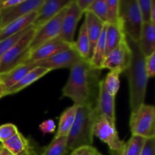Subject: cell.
I'll list each match as a JSON object with an SVG mask.
<instances>
[{"mask_svg": "<svg viewBox=\"0 0 155 155\" xmlns=\"http://www.w3.org/2000/svg\"><path fill=\"white\" fill-rule=\"evenodd\" d=\"M101 70L95 68L89 59H81L71 68L62 89V95L71 98L77 107H95L99 93Z\"/></svg>", "mask_w": 155, "mask_h": 155, "instance_id": "6da1fadb", "label": "cell"}, {"mask_svg": "<svg viewBox=\"0 0 155 155\" xmlns=\"http://www.w3.org/2000/svg\"><path fill=\"white\" fill-rule=\"evenodd\" d=\"M131 50V61L125 74L128 78L130 88V104L131 113L136 111L145 104L148 77L145 66V56L139 48V43L126 36Z\"/></svg>", "mask_w": 155, "mask_h": 155, "instance_id": "7a4b0ae2", "label": "cell"}, {"mask_svg": "<svg viewBox=\"0 0 155 155\" xmlns=\"http://www.w3.org/2000/svg\"><path fill=\"white\" fill-rule=\"evenodd\" d=\"M95 107H77L76 119L68 136V151L93 143V125L96 118Z\"/></svg>", "mask_w": 155, "mask_h": 155, "instance_id": "3957f363", "label": "cell"}, {"mask_svg": "<svg viewBox=\"0 0 155 155\" xmlns=\"http://www.w3.org/2000/svg\"><path fill=\"white\" fill-rule=\"evenodd\" d=\"M119 24L127 37L139 42L143 22L137 0H120Z\"/></svg>", "mask_w": 155, "mask_h": 155, "instance_id": "277c9868", "label": "cell"}, {"mask_svg": "<svg viewBox=\"0 0 155 155\" xmlns=\"http://www.w3.org/2000/svg\"><path fill=\"white\" fill-rule=\"evenodd\" d=\"M130 127L132 136L145 139L155 138V108L151 104H142L131 113Z\"/></svg>", "mask_w": 155, "mask_h": 155, "instance_id": "5b68a950", "label": "cell"}, {"mask_svg": "<svg viewBox=\"0 0 155 155\" xmlns=\"http://www.w3.org/2000/svg\"><path fill=\"white\" fill-rule=\"evenodd\" d=\"M93 136L107 144L110 155L119 154L124 149L126 143L120 139L114 123L104 116L96 114L93 125Z\"/></svg>", "mask_w": 155, "mask_h": 155, "instance_id": "8992f818", "label": "cell"}, {"mask_svg": "<svg viewBox=\"0 0 155 155\" xmlns=\"http://www.w3.org/2000/svg\"><path fill=\"white\" fill-rule=\"evenodd\" d=\"M36 32V30L31 25L30 30L0 58V75L22 64L27 57V49Z\"/></svg>", "mask_w": 155, "mask_h": 155, "instance_id": "52a82bcc", "label": "cell"}, {"mask_svg": "<svg viewBox=\"0 0 155 155\" xmlns=\"http://www.w3.org/2000/svg\"><path fill=\"white\" fill-rule=\"evenodd\" d=\"M67 8L68 7L64 8L54 18L36 30L28 47L27 54L42 45V44L58 37L61 28L62 21L66 13Z\"/></svg>", "mask_w": 155, "mask_h": 155, "instance_id": "ba28073f", "label": "cell"}, {"mask_svg": "<svg viewBox=\"0 0 155 155\" xmlns=\"http://www.w3.org/2000/svg\"><path fill=\"white\" fill-rule=\"evenodd\" d=\"M131 61V50L128 45L126 36L120 43L110 51L104 58L102 69H109L119 74L125 72Z\"/></svg>", "mask_w": 155, "mask_h": 155, "instance_id": "9c48e42d", "label": "cell"}, {"mask_svg": "<svg viewBox=\"0 0 155 155\" xmlns=\"http://www.w3.org/2000/svg\"><path fill=\"white\" fill-rule=\"evenodd\" d=\"M74 45L67 43L61 40L59 37H57L49 42L42 44V45L36 48L31 52L28 53L22 64L34 63L39 61L48 58L58 53L73 48Z\"/></svg>", "mask_w": 155, "mask_h": 155, "instance_id": "30bf717a", "label": "cell"}, {"mask_svg": "<svg viewBox=\"0 0 155 155\" xmlns=\"http://www.w3.org/2000/svg\"><path fill=\"white\" fill-rule=\"evenodd\" d=\"M83 13L77 6L75 0H72L67 8L66 13L63 18L58 37L64 42L71 45L74 44V34L77 24L81 18Z\"/></svg>", "mask_w": 155, "mask_h": 155, "instance_id": "8fae6325", "label": "cell"}, {"mask_svg": "<svg viewBox=\"0 0 155 155\" xmlns=\"http://www.w3.org/2000/svg\"><path fill=\"white\" fill-rule=\"evenodd\" d=\"M81 59L83 58L77 53L74 47H73L66 51L58 53L48 58L39 61L33 64L36 68L40 67V68L49 69L50 71H53L61 68H71L73 65L75 64Z\"/></svg>", "mask_w": 155, "mask_h": 155, "instance_id": "7c38bea8", "label": "cell"}, {"mask_svg": "<svg viewBox=\"0 0 155 155\" xmlns=\"http://www.w3.org/2000/svg\"><path fill=\"white\" fill-rule=\"evenodd\" d=\"M71 1L72 0H45L37 10V16L32 24V27L37 30L68 7Z\"/></svg>", "mask_w": 155, "mask_h": 155, "instance_id": "4fadbf2b", "label": "cell"}, {"mask_svg": "<svg viewBox=\"0 0 155 155\" xmlns=\"http://www.w3.org/2000/svg\"><path fill=\"white\" fill-rule=\"evenodd\" d=\"M44 1L45 0H23L18 5L1 10L2 27L18 18L28 15L30 12L37 11L43 4Z\"/></svg>", "mask_w": 155, "mask_h": 155, "instance_id": "5bb4252c", "label": "cell"}, {"mask_svg": "<svg viewBox=\"0 0 155 155\" xmlns=\"http://www.w3.org/2000/svg\"><path fill=\"white\" fill-rule=\"evenodd\" d=\"M95 111L97 115L104 116L111 122L116 123L115 114V97L112 96L106 92L102 80L100 82L99 93L95 107Z\"/></svg>", "mask_w": 155, "mask_h": 155, "instance_id": "9a60e30c", "label": "cell"}, {"mask_svg": "<svg viewBox=\"0 0 155 155\" xmlns=\"http://www.w3.org/2000/svg\"><path fill=\"white\" fill-rule=\"evenodd\" d=\"M36 16H37V11L32 12L28 15L18 18L5 27H2L0 29V41L14 36L22 30L28 28L30 26L32 25Z\"/></svg>", "mask_w": 155, "mask_h": 155, "instance_id": "2e32d148", "label": "cell"}, {"mask_svg": "<svg viewBox=\"0 0 155 155\" xmlns=\"http://www.w3.org/2000/svg\"><path fill=\"white\" fill-rule=\"evenodd\" d=\"M84 21L86 22V30L90 43V53H89V59H90L94 48L100 38L105 24H104L102 21H100L97 17L89 12H85Z\"/></svg>", "mask_w": 155, "mask_h": 155, "instance_id": "e0dca14e", "label": "cell"}, {"mask_svg": "<svg viewBox=\"0 0 155 155\" xmlns=\"http://www.w3.org/2000/svg\"><path fill=\"white\" fill-rule=\"evenodd\" d=\"M139 45L141 51L145 57L155 52V27L154 24L144 23L142 24Z\"/></svg>", "mask_w": 155, "mask_h": 155, "instance_id": "ac0fdd59", "label": "cell"}, {"mask_svg": "<svg viewBox=\"0 0 155 155\" xmlns=\"http://www.w3.org/2000/svg\"><path fill=\"white\" fill-rule=\"evenodd\" d=\"M49 69H47L45 68H40V67H36L34 69L31 70L29 73H27L24 77H23L19 81L15 83L14 86L10 87L6 90V95H13V94L18 93L20 91L23 90L27 86H30L32 83L37 81L41 77H44L45 74L49 73Z\"/></svg>", "mask_w": 155, "mask_h": 155, "instance_id": "d6986e66", "label": "cell"}, {"mask_svg": "<svg viewBox=\"0 0 155 155\" xmlns=\"http://www.w3.org/2000/svg\"><path fill=\"white\" fill-rule=\"evenodd\" d=\"M35 68L36 67L33 65V63L21 64L9 71L8 72L0 75V82L4 85L7 90Z\"/></svg>", "mask_w": 155, "mask_h": 155, "instance_id": "ffe728a7", "label": "cell"}, {"mask_svg": "<svg viewBox=\"0 0 155 155\" xmlns=\"http://www.w3.org/2000/svg\"><path fill=\"white\" fill-rule=\"evenodd\" d=\"M77 112V106L75 104L67 108L61 114L59 119L58 128L57 133L54 137H60V136H67L68 137L71 128L74 124L76 119V115Z\"/></svg>", "mask_w": 155, "mask_h": 155, "instance_id": "44dd1931", "label": "cell"}, {"mask_svg": "<svg viewBox=\"0 0 155 155\" xmlns=\"http://www.w3.org/2000/svg\"><path fill=\"white\" fill-rule=\"evenodd\" d=\"M125 36L120 24H107L105 36V56L113 51Z\"/></svg>", "mask_w": 155, "mask_h": 155, "instance_id": "7402d4cb", "label": "cell"}, {"mask_svg": "<svg viewBox=\"0 0 155 155\" xmlns=\"http://www.w3.org/2000/svg\"><path fill=\"white\" fill-rule=\"evenodd\" d=\"M2 145L12 155H19L31 147L28 139L19 132L5 142H2Z\"/></svg>", "mask_w": 155, "mask_h": 155, "instance_id": "603a6c76", "label": "cell"}, {"mask_svg": "<svg viewBox=\"0 0 155 155\" xmlns=\"http://www.w3.org/2000/svg\"><path fill=\"white\" fill-rule=\"evenodd\" d=\"M107 24H105L103 28L102 33H101L100 38L98 39L96 45L93 49L92 56H91L89 61L91 64L97 69L101 70L103 62L105 58V36L106 32H107Z\"/></svg>", "mask_w": 155, "mask_h": 155, "instance_id": "cb8c5ba5", "label": "cell"}, {"mask_svg": "<svg viewBox=\"0 0 155 155\" xmlns=\"http://www.w3.org/2000/svg\"><path fill=\"white\" fill-rule=\"evenodd\" d=\"M74 47L82 58L89 59V60L90 43H89V36L87 34L85 21H83V24L80 27L78 39L76 42H74Z\"/></svg>", "mask_w": 155, "mask_h": 155, "instance_id": "d4e9b609", "label": "cell"}, {"mask_svg": "<svg viewBox=\"0 0 155 155\" xmlns=\"http://www.w3.org/2000/svg\"><path fill=\"white\" fill-rule=\"evenodd\" d=\"M68 137H54L41 155H68Z\"/></svg>", "mask_w": 155, "mask_h": 155, "instance_id": "484cf974", "label": "cell"}, {"mask_svg": "<svg viewBox=\"0 0 155 155\" xmlns=\"http://www.w3.org/2000/svg\"><path fill=\"white\" fill-rule=\"evenodd\" d=\"M145 139L141 136H132L125 143L122 151L117 155H141Z\"/></svg>", "mask_w": 155, "mask_h": 155, "instance_id": "4316f807", "label": "cell"}, {"mask_svg": "<svg viewBox=\"0 0 155 155\" xmlns=\"http://www.w3.org/2000/svg\"><path fill=\"white\" fill-rule=\"evenodd\" d=\"M102 81L106 92L112 96L116 97L120 85V74L115 71H110Z\"/></svg>", "mask_w": 155, "mask_h": 155, "instance_id": "83f0119b", "label": "cell"}, {"mask_svg": "<svg viewBox=\"0 0 155 155\" xmlns=\"http://www.w3.org/2000/svg\"><path fill=\"white\" fill-rule=\"evenodd\" d=\"M86 12L93 14L95 17L107 24V4L106 0H93L92 3Z\"/></svg>", "mask_w": 155, "mask_h": 155, "instance_id": "f1b7e54d", "label": "cell"}, {"mask_svg": "<svg viewBox=\"0 0 155 155\" xmlns=\"http://www.w3.org/2000/svg\"><path fill=\"white\" fill-rule=\"evenodd\" d=\"M107 4V24H119L120 0H106Z\"/></svg>", "mask_w": 155, "mask_h": 155, "instance_id": "f546056e", "label": "cell"}, {"mask_svg": "<svg viewBox=\"0 0 155 155\" xmlns=\"http://www.w3.org/2000/svg\"><path fill=\"white\" fill-rule=\"evenodd\" d=\"M31 28V26L28 27V28L25 29V30H22L20 33H17V34L14 35V36H10V37H8L6 39H3V40L0 41V58L21 39V37L24 36L27 32L30 30V29Z\"/></svg>", "mask_w": 155, "mask_h": 155, "instance_id": "4dcf8cb0", "label": "cell"}, {"mask_svg": "<svg viewBox=\"0 0 155 155\" xmlns=\"http://www.w3.org/2000/svg\"><path fill=\"white\" fill-rule=\"evenodd\" d=\"M18 133V127L13 124H5L0 126V142H5Z\"/></svg>", "mask_w": 155, "mask_h": 155, "instance_id": "1f68e13d", "label": "cell"}, {"mask_svg": "<svg viewBox=\"0 0 155 155\" xmlns=\"http://www.w3.org/2000/svg\"><path fill=\"white\" fill-rule=\"evenodd\" d=\"M137 3L143 24L151 22V0H137Z\"/></svg>", "mask_w": 155, "mask_h": 155, "instance_id": "d6a6232c", "label": "cell"}, {"mask_svg": "<svg viewBox=\"0 0 155 155\" xmlns=\"http://www.w3.org/2000/svg\"><path fill=\"white\" fill-rule=\"evenodd\" d=\"M69 155H102V154L92 145H85L76 148Z\"/></svg>", "mask_w": 155, "mask_h": 155, "instance_id": "836d02e7", "label": "cell"}, {"mask_svg": "<svg viewBox=\"0 0 155 155\" xmlns=\"http://www.w3.org/2000/svg\"><path fill=\"white\" fill-rule=\"evenodd\" d=\"M145 66L148 78H153L155 75V52L145 57Z\"/></svg>", "mask_w": 155, "mask_h": 155, "instance_id": "e575fe53", "label": "cell"}, {"mask_svg": "<svg viewBox=\"0 0 155 155\" xmlns=\"http://www.w3.org/2000/svg\"><path fill=\"white\" fill-rule=\"evenodd\" d=\"M39 129L43 135L53 133L55 131L56 129L55 123H54V121L51 119L46 120L43 121V122L39 125Z\"/></svg>", "mask_w": 155, "mask_h": 155, "instance_id": "d590c367", "label": "cell"}, {"mask_svg": "<svg viewBox=\"0 0 155 155\" xmlns=\"http://www.w3.org/2000/svg\"><path fill=\"white\" fill-rule=\"evenodd\" d=\"M141 155H155V138L145 139Z\"/></svg>", "mask_w": 155, "mask_h": 155, "instance_id": "8d00e7d4", "label": "cell"}, {"mask_svg": "<svg viewBox=\"0 0 155 155\" xmlns=\"http://www.w3.org/2000/svg\"><path fill=\"white\" fill-rule=\"evenodd\" d=\"M23 0H0V11L18 5Z\"/></svg>", "mask_w": 155, "mask_h": 155, "instance_id": "74e56055", "label": "cell"}, {"mask_svg": "<svg viewBox=\"0 0 155 155\" xmlns=\"http://www.w3.org/2000/svg\"><path fill=\"white\" fill-rule=\"evenodd\" d=\"M75 2L80 10L83 14L88 10L93 0H75Z\"/></svg>", "mask_w": 155, "mask_h": 155, "instance_id": "f35d334b", "label": "cell"}, {"mask_svg": "<svg viewBox=\"0 0 155 155\" xmlns=\"http://www.w3.org/2000/svg\"><path fill=\"white\" fill-rule=\"evenodd\" d=\"M151 23L155 25V1L151 0Z\"/></svg>", "mask_w": 155, "mask_h": 155, "instance_id": "ab89813d", "label": "cell"}, {"mask_svg": "<svg viewBox=\"0 0 155 155\" xmlns=\"http://www.w3.org/2000/svg\"><path fill=\"white\" fill-rule=\"evenodd\" d=\"M19 155H37V154L36 153V151H34L33 147H30L29 149L26 150L25 151L22 152L21 154H20Z\"/></svg>", "mask_w": 155, "mask_h": 155, "instance_id": "60d3db41", "label": "cell"}, {"mask_svg": "<svg viewBox=\"0 0 155 155\" xmlns=\"http://www.w3.org/2000/svg\"><path fill=\"white\" fill-rule=\"evenodd\" d=\"M6 88L5 87L4 85L2 83H0V98H2V97L6 96Z\"/></svg>", "mask_w": 155, "mask_h": 155, "instance_id": "b9f144b4", "label": "cell"}, {"mask_svg": "<svg viewBox=\"0 0 155 155\" xmlns=\"http://www.w3.org/2000/svg\"><path fill=\"white\" fill-rule=\"evenodd\" d=\"M0 155H12L8 151L6 148H5L2 145L0 146Z\"/></svg>", "mask_w": 155, "mask_h": 155, "instance_id": "7bdbcfd3", "label": "cell"}, {"mask_svg": "<svg viewBox=\"0 0 155 155\" xmlns=\"http://www.w3.org/2000/svg\"><path fill=\"white\" fill-rule=\"evenodd\" d=\"M2 27V15H1V12H0V29Z\"/></svg>", "mask_w": 155, "mask_h": 155, "instance_id": "ee69618b", "label": "cell"}, {"mask_svg": "<svg viewBox=\"0 0 155 155\" xmlns=\"http://www.w3.org/2000/svg\"><path fill=\"white\" fill-rule=\"evenodd\" d=\"M1 145H2V143H1V142H0V146H1Z\"/></svg>", "mask_w": 155, "mask_h": 155, "instance_id": "f6af8a7d", "label": "cell"}, {"mask_svg": "<svg viewBox=\"0 0 155 155\" xmlns=\"http://www.w3.org/2000/svg\"><path fill=\"white\" fill-rule=\"evenodd\" d=\"M0 83H1V82H0Z\"/></svg>", "mask_w": 155, "mask_h": 155, "instance_id": "bcb514c9", "label": "cell"}, {"mask_svg": "<svg viewBox=\"0 0 155 155\" xmlns=\"http://www.w3.org/2000/svg\"><path fill=\"white\" fill-rule=\"evenodd\" d=\"M68 155H69V154H68Z\"/></svg>", "mask_w": 155, "mask_h": 155, "instance_id": "7dc6e473", "label": "cell"}]
</instances>
